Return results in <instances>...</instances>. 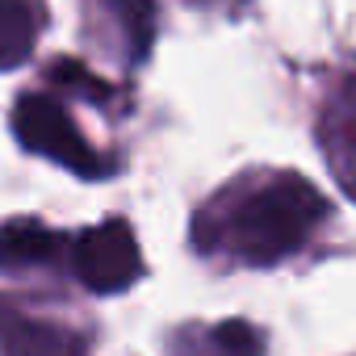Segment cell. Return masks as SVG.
Here are the masks:
<instances>
[{
    "label": "cell",
    "mask_w": 356,
    "mask_h": 356,
    "mask_svg": "<svg viewBox=\"0 0 356 356\" xmlns=\"http://www.w3.org/2000/svg\"><path fill=\"white\" fill-rule=\"evenodd\" d=\"M327 222V197L298 172H260L218 193L193 227L206 256H231L248 268L289 260Z\"/></svg>",
    "instance_id": "obj_1"
},
{
    "label": "cell",
    "mask_w": 356,
    "mask_h": 356,
    "mask_svg": "<svg viewBox=\"0 0 356 356\" xmlns=\"http://www.w3.org/2000/svg\"><path fill=\"white\" fill-rule=\"evenodd\" d=\"M13 134L22 138V147H30L34 155L42 159H55L59 168L84 176V181H101V176L113 172V163L76 130L72 113L42 97V92H26L17 105H13Z\"/></svg>",
    "instance_id": "obj_2"
},
{
    "label": "cell",
    "mask_w": 356,
    "mask_h": 356,
    "mask_svg": "<svg viewBox=\"0 0 356 356\" xmlns=\"http://www.w3.org/2000/svg\"><path fill=\"white\" fill-rule=\"evenodd\" d=\"M72 273L92 293H122L143 277L138 239L122 218H105L88 227L72 248Z\"/></svg>",
    "instance_id": "obj_3"
},
{
    "label": "cell",
    "mask_w": 356,
    "mask_h": 356,
    "mask_svg": "<svg viewBox=\"0 0 356 356\" xmlns=\"http://www.w3.org/2000/svg\"><path fill=\"white\" fill-rule=\"evenodd\" d=\"M318 147L335 185L356 202V76L339 80L318 113Z\"/></svg>",
    "instance_id": "obj_4"
},
{
    "label": "cell",
    "mask_w": 356,
    "mask_h": 356,
    "mask_svg": "<svg viewBox=\"0 0 356 356\" xmlns=\"http://www.w3.org/2000/svg\"><path fill=\"white\" fill-rule=\"evenodd\" d=\"M0 352L5 356H88V343L80 331L26 314L0 298Z\"/></svg>",
    "instance_id": "obj_5"
},
{
    "label": "cell",
    "mask_w": 356,
    "mask_h": 356,
    "mask_svg": "<svg viewBox=\"0 0 356 356\" xmlns=\"http://www.w3.org/2000/svg\"><path fill=\"white\" fill-rule=\"evenodd\" d=\"M172 356H264V335L243 318L193 323L172 335Z\"/></svg>",
    "instance_id": "obj_6"
},
{
    "label": "cell",
    "mask_w": 356,
    "mask_h": 356,
    "mask_svg": "<svg viewBox=\"0 0 356 356\" xmlns=\"http://www.w3.org/2000/svg\"><path fill=\"white\" fill-rule=\"evenodd\" d=\"M67 239L42 222L17 218L0 227V273H30V268H47L55 260H63Z\"/></svg>",
    "instance_id": "obj_7"
},
{
    "label": "cell",
    "mask_w": 356,
    "mask_h": 356,
    "mask_svg": "<svg viewBox=\"0 0 356 356\" xmlns=\"http://www.w3.org/2000/svg\"><path fill=\"white\" fill-rule=\"evenodd\" d=\"M38 30H42V13L34 0H0V72L34 55Z\"/></svg>",
    "instance_id": "obj_8"
},
{
    "label": "cell",
    "mask_w": 356,
    "mask_h": 356,
    "mask_svg": "<svg viewBox=\"0 0 356 356\" xmlns=\"http://www.w3.org/2000/svg\"><path fill=\"white\" fill-rule=\"evenodd\" d=\"M105 13L122 34L126 59L143 63L155 47V0H105Z\"/></svg>",
    "instance_id": "obj_9"
},
{
    "label": "cell",
    "mask_w": 356,
    "mask_h": 356,
    "mask_svg": "<svg viewBox=\"0 0 356 356\" xmlns=\"http://www.w3.org/2000/svg\"><path fill=\"white\" fill-rule=\"evenodd\" d=\"M51 80L63 84V88H72V92H80V97H88L92 105H105V101L113 97V88H109L105 80H97L92 72H84L80 63H55V67H51Z\"/></svg>",
    "instance_id": "obj_10"
},
{
    "label": "cell",
    "mask_w": 356,
    "mask_h": 356,
    "mask_svg": "<svg viewBox=\"0 0 356 356\" xmlns=\"http://www.w3.org/2000/svg\"><path fill=\"white\" fill-rule=\"evenodd\" d=\"M197 5H218V0H197Z\"/></svg>",
    "instance_id": "obj_11"
}]
</instances>
